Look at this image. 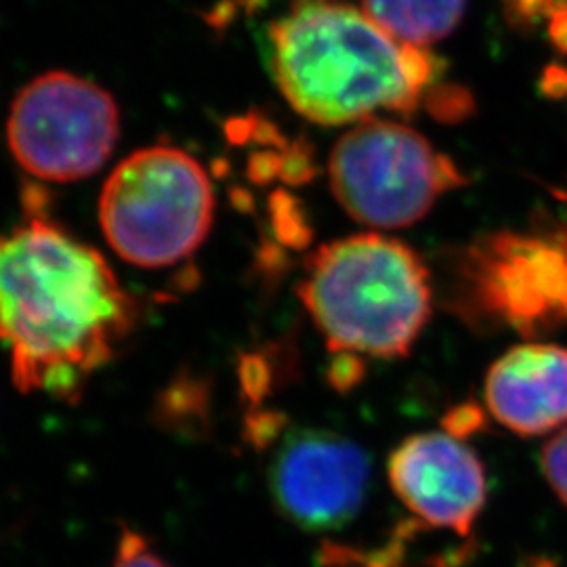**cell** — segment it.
Returning <instances> with one entry per match:
<instances>
[{
	"instance_id": "6da1fadb",
	"label": "cell",
	"mask_w": 567,
	"mask_h": 567,
	"mask_svg": "<svg viewBox=\"0 0 567 567\" xmlns=\"http://www.w3.org/2000/svg\"><path fill=\"white\" fill-rule=\"evenodd\" d=\"M0 236V344L21 393L68 404L112 362L140 303L102 252L51 219L41 198Z\"/></svg>"
},
{
	"instance_id": "7a4b0ae2",
	"label": "cell",
	"mask_w": 567,
	"mask_h": 567,
	"mask_svg": "<svg viewBox=\"0 0 567 567\" xmlns=\"http://www.w3.org/2000/svg\"><path fill=\"white\" fill-rule=\"evenodd\" d=\"M265 58L290 107L324 126L368 121L377 110L412 114L437 65L349 0H290L267 25Z\"/></svg>"
},
{
	"instance_id": "3957f363",
	"label": "cell",
	"mask_w": 567,
	"mask_h": 567,
	"mask_svg": "<svg viewBox=\"0 0 567 567\" xmlns=\"http://www.w3.org/2000/svg\"><path fill=\"white\" fill-rule=\"evenodd\" d=\"M299 299L332 353L404 358L431 316L429 269L400 240L358 234L309 257Z\"/></svg>"
},
{
	"instance_id": "277c9868",
	"label": "cell",
	"mask_w": 567,
	"mask_h": 567,
	"mask_svg": "<svg viewBox=\"0 0 567 567\" xmlns=\"http://www.w3.org/2000/svg\"><path fill=\"white\" fill-rule=\"evenodd\" d=\"M215 206L203 164L182 147L150 145L126 156L103 183L100 225L122 261L163 269L203 246Z\"/></svg>"
},
{
	"instance_id": "5b68a950",
	"label": "cell",
	"mask_w": 567,
	"mask_h": 567,
	"mask_svg": "<svg viewBox=\"0 0 567 567\" xmlns=\"http://www.w3.org/2000/svg\"><path fill=\"white\" fill-rule=\"evenodd\" d=\"M330 187L358 224L400 229L421 221L463 177L421 133L400 122L364 121L330 154Z\"/></svg>"
},
{
	"instance_id": "8992f818",
	"label": "cell",
	"mask_w": 567,
	"mask_h": 567,
	"mask_svg": "<svg viewBox=\"0 0 567 567\" xmlns=\"http://www.w3.org/2000/svg\"><path fill=\"white\" fill-rule=\"evenodd\" d=\"M121 140V107L102 84L51 70L28 82L7 118L9 152L41 182L72 183L102 171Z\"/></svg>"
},
{
	"instance_id": "52a82bcc",
	"label": "cell",
	"mask_w": 567,
	"mask_h": 567,
	"mask_svg": "<svg viewBox=\"0 0 567 567\" xmlns=\"http://www.w3.org/2000/svg\"><path fill=\"white\" fill-rule=\"evenodd\" d=\"M274 505L305 532L351 524L370 492V458L355 442L326 429L284 435L269 465Z\"/></svg>"
},
{
	"instance_id": "ba28073f",
	"label": "cell",
	"mask_w": 567,
	"mask_h": 567,
	"mask_svg": "<svg viewBox=\"0 0 567 567\" xmlns=\"http://www.w3.org/2000/svg\"><path fill=\"white\" fill-rule=\"evenodd\" d=\"M389 482L426 526L468 536L486 507L484 466L450 433L408 437L389 458Z\"/></svg>"
},
{
	"instance_id": "9c48e42d",
	"label": "cell",
	"mask_w": 567,
	"mask_h": 567,
	"mask_svg": "<svg viewBox=\"0 0 567 567\" xmlns=\"http://www.w3.org/2000/svg\"><path fill=\"white\" fill-rule=\"evenodd\" d=\"M492 416L519 435H543L567 423V349L519 344L487 370Z\"/></svg>"
},
{
	"instance_id": "30bf717a",
	"label": "cell",
	"mask_w": 567,
	"mask_h": 567,
	"mask_svg": "<svg viewBox=\"0 0 567 567\" xmlns=\"http://www.w3.org/2000/svg\"><path fill=\"white\" fill-rule=\"evenodd\" d=\"M362 7L393 41L425 49L458 25L466 0H362Z\"/></svg>"
},
{
	"instance_id": "8fae6325",
	"label": "cell",
	"mask_w": 567,
	"mask_h": 567,
	"mask_svg": "<svg viewBox=\"0 0 567 567\" xmlns=\"http://www.w3.org/2000/svg\"><path fill=\"white\" fill-rule=\"evenodd\" d=\"M110 567H173L163 559L142 532L124 527L116 545V555Z\"/></svg>"
},
{
	"instance_id": "7c38bea8",
	"label": "cell",
	"mask_w": 567,
	"mask_h": 567,
	"mask_svg": "<svg viewBox=\"0 0 567 567\" xmlns=\"http://www.w3.org/2000/svg\"><path fill=\"white\" fill-rule=\"evenodd\" d=\"M540 463L548 486L567 507V426L545 446Z\"/></svg>"
},
{
	"instance_id": "4fadbf2b",
	"label": "cell",
	"mask_w": 567,
	"mask_h": 567,
	"mask_svg": "<svg viewBox=\"0 0 567 567\" xmlns=\"http://www.w3.org/2000/svg\"><path fill=\"white\" fill-rule=\"evenodd\" d=\"M362 377V362L353 353H334V362L330 365V383L347 391L355 385Z\"/></svg>"
},
{
	"instance_id": "5bb4252c",
	"label": "cell",
	"mask_w": 567,
	"mask_h": 567,
	"mask_svg": "<svg viewBox=\"0 0 567 567\" xmlns=\"http://www.w3.org/2000/svg\"><path fill=\"white\" fill-rule=\"evenodd\" d=\"M446 423L447 433L461 440L471 429H475V426L482 423V412H480L477 408H473V405H465V408L452 412V414L447 416Z\"/></svg>"
},
{
	"instance_id": "9a60e30c",
	"label": "cell",
	"mask_w": 567,
	"mask_h": 567,
	"mask_svg": "<svg viewBox=\"0 0 567 567\" xmlns=\"http://www.w3.org/2000/svg\"><path fill=\"white\" fill-rule=\"evenodd\" d=\"M513 11H517L522 18H536L543 13V9H548L553 0H508Z\"/></svg>"
},
{
	"instance_id": "2e32d148",
	"label": "cell",
	"mask_w": 567,
	"mask_h": 567,
	"mask_svg": "<svg viewBox=\"0 0 567 567\" xmlns=\"http://www.w3.org/2000/svg\"><path fill=\"white\" fill-rule=\"evenodd\" d=\"M553 37L559 42V47H564L567 51V11H561L555 16L553 21Z\"/></svg>"
},
{
	"instance_id": "e0dca14e",
	"label": "cell",
	"mask_w": 567,
	"mask_h": 567,
	"mask_svg": "<svg viewBox=\"0 0 567 567\" xmlns=\"http://www.w3.org/2000/svg\"><path fill=\"white\" fill-rule=\"evenodd\" d=\"M370 567H374V566H370Z\"/></svg>"
}]
</instances>
